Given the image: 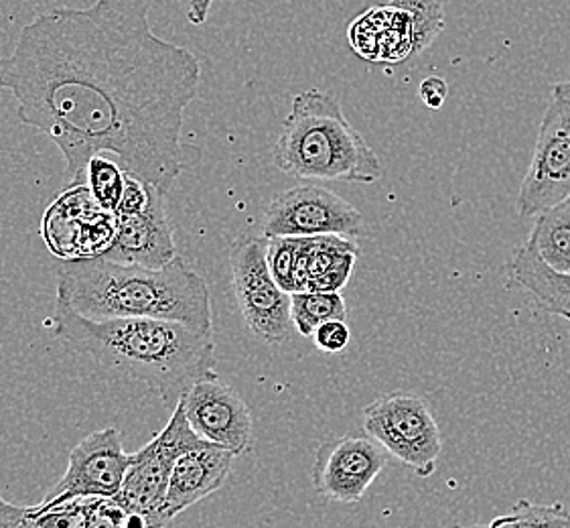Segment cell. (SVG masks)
<instances>
[{"instance_id": "obj_27", "label": "cell", "mask_w": 570, "mask_h": 528, "mask_svg": "<svg viewBox=\"0 0 570 528\" xmlns=\"http://www.w3.org/2000/svg\"><path fill=\"white\" fill-rule=\"evenodd\" d=\"M313 340L315 344L323 352L327 354H340L352 340V332H350V325L345 322H330L325 325H321L317 332L313 333Z\"/></svg>"}, {"instance_id": "obj_19", "label": "cell", "mask_w": 570, "mask_h": 528, "mask_svg": "<svg viewBox=\"0 0 570 528\" xmlns=\"http://www.w3.org/2000/svg\"><path fill=\"white\" fill-rule=\"evenodd\" d=\"M291 317L303 338H313L321 325L330 322H345L347 307L340 293H295L291 295Z\"/></svg>"}, {"instance_id": "obj_21", "label": "cell", "mask_w": 570, "mask_h": 528, "mask_svg": "<svg viewBox=\"0 0 570 528\" xmlns=\"http://www.w3.org/2000/svg\"><path fill=\"white\" fill-rule=\"evenodd\" d=\"M86 185L90 187L91 196L96 204L115 214L120 204V197L125 192L126 173L115 159H108L104 155H96L88 165Z\"/></svg>"}, {"instance_id": "obj_23", "label": "cell", "mask_w": 570, "mask_h": 528, "mask_svg": "<svg viewBox=\"0 0 570 528\" xmlns=\"http://www.w3.org/2000/svg\"><path fill=\"white\" fill-rule=\"evenodd\" d=\"M86 520V500L56 506H29V528H81Z\"/></svg>"}, {"instance_id": "obj_2", "label": "cell", "mask_w": 570, "mask_h": 528, "mask_svg": "<svg viewBox=\"0 0 570 528\" xmlns=\"http://www.w3.org/2000/svg\"><path fill=\"white\" fill-rule=\"evenodd\" d=\"M51 327L63 344L96 364L145 384L177 404L199 380L216 374L214 333L163 320H90L56 299Z\"/></svg>"}, {"instance_id": "obj_3", "label": "cell", "mask_w": 570, "mask_h": 528, "mask_svg": "<svg viewBox=\"0 0 570 528\" xmlns=\"http://www.w3.org/2000/svg\"><path fill=\"white\" fill-rule=\"evenodd\" d=\"M58 293L76 313L90 320H163L214 333L206 281L183 256L163 268L80 258L59 264Z\"/></svg>"}, {"instance_id": "obj_26", "label": "cell", "mask_w": 570, "mask_h": 528, "mask_svg": "<svg viewBox=\"0 0 570 528\" xmlns=\"http://www.w3.org/2000/svg\"><path fill=\"white\" fill-rule=\"evenodd\" d=\"M150 196H153V187L140 182L132 175H126L125 192L120 197V204L116 207V218H132L140 216L147 212L150 206Z\"/></svg>"}, {"instance_id": "obj_16", "label": "cell", "mask_w": 570, "mask_h": 528, "mask_svg": "<svg viewBox=\"0 0 570 528\" xmlns=\"http://www.w3.org/2000/svg\"><path fill=\"white\" fill-rule=\"evenodd\" d=\"M510 275L518 287L537 299L542 310L570 322V275L550 268L528 244L513 254Z\"/></svg>"}, {"instance_id": "obj_11", "label": "cell", "mask_w": 570, "mask_h": 528, "mask_svg": "<svg viewBox=\"0 0 570 528\" xmlns=\"http://www.w3.org/2000/svg\"><path fill=\"white\" fill-rule=\"evenodd\" d=\"M118 219L96 204L88 185L68 187L43 218V241L63 261L98 258L116 241Z\"/></svg>"}, {"instance_id": "obj_14", "label": "cell", "mask_w": 570, "mask_h": 528, "mask_svg": "<svg viewBox=\"0 0 570 528\" xmlns=\"http://www.w3.org/2000/svg\"><path fill=\"white\" fill-rule=\"evenodd\" d=\"M165 197L153 187L150 206L145 214L132 218H116V241L102 258L147 268H163L165 264L173 263L179 253Z\"/></svg>"}, {"instance_id": "obj_9", "label": "cell", "mask_w": 570, "mask_h": 528, "mask_svg": "<svg viewBox=\"0 0 570 528\" xmlns=\"http://www.w3.org/2000/svg\"><path fill=\"white\" fill-rule=\"evenodd\" d=\"M570 197V106L559 98L548 104L537 147L515 199L518 216L537 218Z\"/></svg>"}, {"instance_id": "obj_6", "label": "cell", "mask_w": 570, "mask_h": 528, "mask_svg": "<svg viewBox=\"0 0 570 528\" xmlns=\"http://www.w3.org/2000/svg\"><path fill=\"white\" fill-rule=\"evenodd\" d=\"M232 289L244 323L261 342L281 345L293 338L291 295L278 287L268 266V238L242 234L229 248Z\"/></svg>"}, {"instance_id": "obj_29", "label": "cell", "mask_w": 570, "mask_h": 528, "mask_svg": "<svg viewBox=\"0 0 570 528\" xmlns=\"http://www.w3.org/2000/svg\"><path fill=\"white\" fill-rule=\"evenodd\" d=\"M0 528H29V506H17L0 498Z\"/></svg>"}, {"instance_id": "obj_20", "label": "cell", "mask_w": 570, "mask_h": 528, "mask_svg": "<svg viewBox=\"0 0 570 528\" xmlns=\"http://www.w3.org/2000/svg\"><path fill=\"white\" fill-rule=\"evenodd\" d=\"M455 528H570V510L560 502L534 505L524 498L518 500L512 510L493 518L488 525Z\"/></svg>"}, {"instance_id": "obj_13", "label": "cell", "mask_w": 570, "mask_h": 528, "mask_svg": "<svg viewBox=\"0 0 570 528\" xmlns=\"http://www.w3.org/2000/svg\"><path fill=\"white\" fill-rule=\"evenodd\" d=\"M189 426L207 443L228 449L236 458L254 443V423L246 401L217 374L199 380L181 399Z\"/></svg>"}, {"instance_id": "obj_25", "label": "cell", "mask_w": 570, "mask_h": 528, "mask_svg": "<svg viewBox=\"0 0 570 528\" xmlns=\"http://www.w3.org/2000/svg\"><path fill=\"white\" fill-rule=\"evenodd\" d=\"M125 508L110 498L86 500V520L81 528H125Z\"/></svg>"}, {"instance_id": "obj_18", "label": "cell", "mask_w": 570, "mask_h": 528, "mask_svg": "<svg viewBox=\"0 0 570 528\" xmlns=\"http://www.w3.org/2000/svg\"><path fill=\"white\" fill-rule=\"evenodd\" d=\"M557 273L570 275V197L537 216L525 242Z\"/></svg>"}, {"instance_id": "obj_15", "label": "cell", "mask_w": 570, "mask_h": 528, "mask_svg": "<svg viewBox=\"0 0 570 528\" xmlns=\"http://www.w3.org/2000/svg\"><path fill=\"white\" fill-rule=\"evenodd\" d=\"M234 460L236 456L232 451L214 443H206L179 458L167 488L163 508L165 520L171 522L173 518L179 517L187 508L217 492L228 480Z\"/></svg>"}, {"instance_id": "obj_8", "label": "cell", "mask_w": 570, "mask_h": 528, "mask_svg": "<svg viewBox=\"0 0 570 528\" xmlns=\"http://www.w3.org/2000/svg\"><path fill=\"white\" fill-rule=\"evenodd\" d=\"M266 238H355L364 232V216L357 207L327 187L305 184L274 197L264 214Z\"/></svg>"}, {"instance_id": "obj_30", "label": "cell", "mask_w": 570, "mask_h": 528, "mask_svg": "<svg viewBox=\"0 0 570 528\" xmlns=\"http://www.w3.org/2000/svg\"><path fill=\"white\" fill-rule=\"evenodd\" d=\"M209 7H212V0H191V2H189V11H187L189 21L194 25L206 23Z\"/></svg>"}, {"instance_id": "obj_24", "label": "cell", "mask_w": 570, "mask_h": 528, "mask_svg": "<svg viewBox=\"0 0 570 528\" xmlns=\"http://www.w3.org/2000/svg\"><path fill=\"white\" fill-rule=\"evenodd\" d=\"M301 238H268V266L278 287L295 293V264Z\"/></svg>"}, {"instance_id": "obj_5", "label": "cell", "mask_w": 570, "mask_h": 528, "mask_svg": "<svg viewBox=\"0 0 570 528\" xmlns=\"http://www.w3.org/2000/svg\"><path fill=\"white\" fill-rule=\"evenodd\" d=\"M364 431L422 480H429L436 471L443 436L421 394L409 391L380 394L364 409Z\"/></svg>"}, {"instance_id": "obj_22", "label": "cell", "mask_w": 570, "mask_h": 528, "mask_svg": "<svg viewBox=\"0 0 570 528\" xmlns=\"http://www.w3.org/2000/svg\"><path fill=\"white\" fill-rule=\"evenodd\" d=\"M394 7L411 14L414 53H421L422 49L431 46L445 25L441 0H394Z\"/></svg>"}, {"instance_id": "obj_4", "label": "cell", "mask_w": 570, "mask_h": 528, "mask_svg": "<svg viewBox=\"0 0 570 528\" xmlns=\"http://www.w3.org/2000/svg\"><path fill=\"white\" fill-rule=\"evenodd\" d=\"M273 155L278 172L295 179L376 184L384 175L380 157L345 118L340 100L323 90L293 98Z\"/></svg>"}, {"instance_id": "obj_28", "label": "cell", "mask_w": 570, "mask_h": 528, "mask_svg": "<svg viewBox=\"0 0 570 528\" xmlns=\"http://www.w3.org/2000/svg\"><path fill=\"white\" fill-rule=\"evenodd\" d=\"M419 94H421V100L424 102L426 108H431V110H439L446 100L449 86H446V81L443 80V78L431 76V78H424V80L421 81V86H419Z\"/></svg>"}, {"instance_id": "obj_31", "label": "cell", "mask_w": 570, "mask_h": 528, "mask_svg": "<svg viewBox=\"0 0 570 528\" xmlns=\"http://www.w3.org/2000/svg\"><path fill=\"white\" fill-rule=\"evenodd\" d=\"M552 98H559L570 106V81H560L552 88Z\"/></svg>"}, {"instance_id": "obj_17", "label": "cell", "mask_w": 570, "mask_h": 528, "mask_svg": "<svg viewBox=\"0 0 570 528\" xmlns=\"http://www.w3.org/2000/svg\"><path fill=\"white\" fill-rule=\"evenodd\" d=\"M357 246L342 236L308 238L307 291L340 293L350 281Z\"/></svg>"}, {"instance_id": "obj_12", "label": "cell", "mask_w": 570, "mask_h": 528, "mask_svg": "<svg viewBox=\"0 0 570 528\" xmlns=\"http://www.w3.org/2000/svg\"><path fill=\"white\" fill-rule=\"evenodd\" d=\"M389 463V451L367 436H343L323 441L311 471L315 492L325 502L355 505Z\"/></svg>"}, {"instance_id": "obj_10", "label": "cell", "mask_w": 570, "mask_h": 528, "mask_svg": "<svg viewBox=\"0 0 570 528\" xmlns=\"http://www.w3.org/2000/svg\"><path fill=\"white\" fill-rule=\"evenodd\" d=\"M130 453H126L118 427H104L81 439L69 453L68 470L46 498L43 506L63 505L71 500L110 498L120 495Z\"/></svg>"}, {"instance_id": "obj_1", "label": "cell", "mask_w": 570, "mask_h": 528, "mask_svg": "<svg viewBox=\"0 0 570 528\" xmlns=\"http://www.w3.org/2000/svg\"><path fill=\"white\" fill-rule=\"evenodd\" d=\"M199 81L194 51L153 31L147 0L43 12L0 59V88L24 127L53 140L68 187L86 185L91 159L110 153L126 175L167 196L202 159L181 140Z\"/></svg>"}, {"instance_id": "obj_7", "label": "cell", "mask_w": 570, "mask_h": 528, "mask_svg": "<svg viewBox=\"0 0 570 528\" xmlns=\"http://www.w3.org/2000/svg\"><path fill=\"white\" fill-rule=\"evenodd\" d=\"M206 443L189 426L183 402H177L165 429L153 437L145 448L130 453V468L126 471L125 483L120 495L115 498L116 502L125 508V512L147 517L150 528L167 527L169 522L165 520L163 508L173 468L185 453Z\"/></svg>"}]
</instances>
